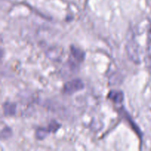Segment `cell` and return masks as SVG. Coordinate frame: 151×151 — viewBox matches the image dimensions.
<instances>
[{
	"label": "cell",
	"mask_w": 151,
	"mask_h": 151,
	"mask_svg": "<svg viewBox=\"0 0 151 151\" xmlns=\"http://www.w3.org/2000/svg\"><path fill=\"white\" fill-rule=\"evenodd\" d=\"M72 54L75 55V57L77 59H78L79 60H83V53L81 51H80L78 49H74V47H72Z\"/></svg>",
	"instance_id": "cell-5"
},
{
	"label": "cell",
	"mask_w": 151,
	"mask_h": 151,
	"mask_svg": "<svg viewBox=\"0 0 151 151\" xmlns=\"http://www.w3.org/2000/svg\"><path fill=\"white\" fill-rule=\"evenodd\" d=\"M130 58L137 63L145 62L151 67V22H137L128 33L126 46Z\"/></svg>",
	"instance_id": "cell-1"
},
{
	"label": "cell",
	"mask_w": 151,
	"mask_h": 151,
	"mask_svg": "<svg viewBox=\"0 0 151 151\" xmlns=\"http://www.w3.org/2000/svg\"><path fill=\"white\" fill-rule=\"evenodd\" d=\"M84 87L83 83L80 79H75L66 83L64 86V92L68 94H72L81 91Z\"/></svg>",
	"instance_id": "cell-2"
},
{
	"label": "cell",
	"mask_w": 151,
	"mask_h": 151,
	"mask_svg": "<svg viewBox=\"0 0 151 151\" xmlns=\"http://www.w3.org/2000/svg\"><path fill=\"white\" fill-rule=\"evenodd\" d=\"M16 111V106L11 103H5L4 106V112L6 115H13Z\"/></svg>",
	"instance_id": "cell-4"
},
{
	"label": "cell",
	"mask_w": 151,
	"mask_h": 151,
	"mask_svg": "<svg viewBox=\"0 0 151 151\" xmlns=\"http://www.w3.org/2000/svg\"><path fill=\"white\" fill-rule=\"evenodd\" d=\"M109 98L114 101L115 103H122V100H123V94L120 91H112L109 94Z\"/></svg>",
	"instance_id": "cell-3"
}]
</instances>
